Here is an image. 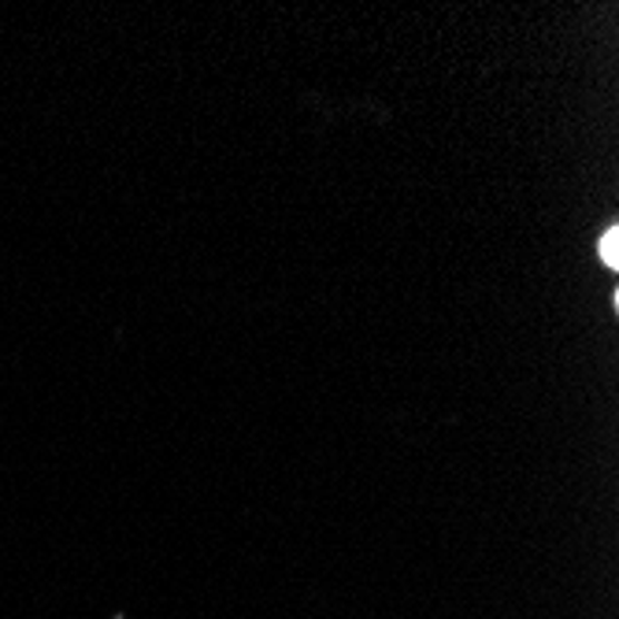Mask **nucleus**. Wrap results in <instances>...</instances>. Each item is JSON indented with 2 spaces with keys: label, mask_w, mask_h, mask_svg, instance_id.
<instances>
[{
  "label": "nucleus",
  "mask_w": 619,
  "mask_h": 619,
  "mask_svg": "<svg viewBox=\"0 0 619 619\" xmlns=\"http://www.w3.org/2000/svg\"><path fill=\"white\" fill-rule=\"evenodd\" d=\"M601 256H605V264L616 267V227H609V234H605V242H601Z\"/></svg>",
  "instance_id": "f257e3e1"
}]
</instances>
